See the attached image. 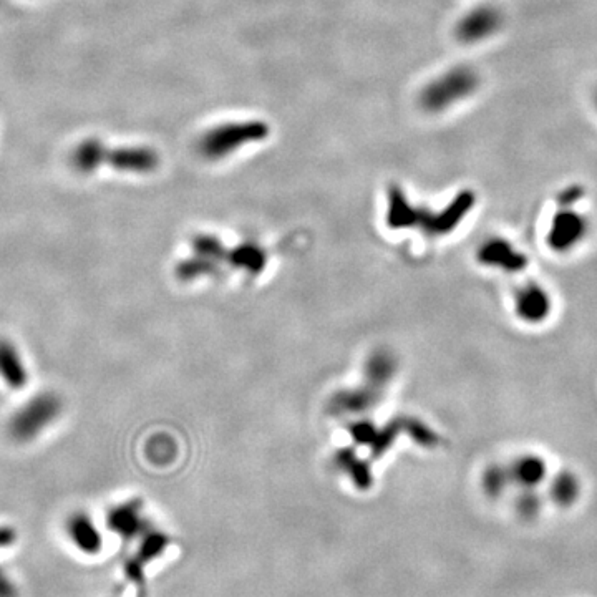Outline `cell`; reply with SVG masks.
Masks as SVG:
<instances>
[{"label": "cell", "mask_w": 597, "mask_h": 597, "mask_svg": "<svg viewBox=\"0 0 597 597\" xmlns=\"http://www.w3.org/2000/svg\"><path fill=\"white\" fill-rule=\"evenodd\" d=\"M62 400L59 395L44 392L35 395L29 403H25L14 417L10 418L9 435L15 442H30L39 433L44 432L50 423L55 422L62 413Z\"/></svg>", "instance_id": "obj_1"}, {"label": "cell", "mask_w": 597, "mask_h": 597, "mask_svg": "<svg viewBox=\"0 0 597 597\" xmlns=\"http://www.w3.org/2000/svg\"><path fill=\"white\" fill-rule=\"evenodd\" d=\"M478 85L480 80L475 70L453 68L425 88L422 93L423 108H427L428 112H443L463 98L470 97Z\"/></svg>", "instance_id": "obj_2"}, {"label": "cell", "mask_w": 597, "mask_h": 597, "mask_svg": "<svg viewBox=\"0 0 597 597\" xmlns=\"http://www.w3.org/2000/svg\"><path fill=\"white\" fill-rule=\"evenodd\" d=\"M267 136V127L263 122L228 123L214 128L201 140L204 156L219 160L251 141L263 140Z\"/></svg>", "instance_id": "obj_3"}, {"label": "cell", "mask_w": 597, "mask_h": 597, "mask_svg": "<svg viewBox=\"0 0 597 597\" xmlns=\"http://www.w3.org/2000/svg\"><path fill=\"white\" fill-rule=\"evenodd\" d=\"M588 219L573 206H559L548 231V246L556 253H568L583 243L588 234Z\"/></svg>", "instance_id": "obj_4"}, {"label": "cell", "mask_w": 597, "mask_h": 597, "mask_svg": "<svg viewBox=\"0 0 597 597\" xmlns=\"http://www.w3.org/2000/svg\"><path fill=\"white\" fill-rule=\"evenodd\" d=\"M475 204V196L470 191H463L462 195H458L445 211L440 214H430L425 211H417V209H410V218H408V226L412 224H422V228L430 234H445L452 231L463 218L466 213L473 208Z\"/></svg>", "instance_id": "obj_5"}, {"label": "cell", "mask_w": 597, "mask_h": 597, "mask_svg": "<svg viewBox=\"0 0 597 597\" xmlns=\"http://www.w3.org/2000/svg\"><path fill=\"white\" fill-rule=\"evenodd\" d=\"M501 24H503V15L500 10L490 5H483L471 10L460 20L457 37L463 44H476L495 35L501 29Z\"/></svg>", "instance_id": "obj_6"}, {"label": "cell", "mask_w": 597, "mask_h": 597, "mask_svg": "<svg viewBox=\"0 0 597 597\" xmlns=\"http://www.w3.org/2000/svg\"><path fill=\"white\" fill-rule=\"evenodd\" d=\"M515 309L521 321L534 326L548 319L553 302L543 287L530 282L516 291Z\"/></svg>", "instance_id": "obj_7"}, {"label": "cell", "mask_w": 597, "mask_h": 597, "mask_svg": "<svg viewBox=\"0 0 597 597\" xmlns=\"http://www.w3.org/2000/svg\"><path fill=\"white\" fill-rule=\"evenodd\" d=\"M141 510L143 505L140 500L125 501L122 505L113 506L112 510L108 511V528L125 541L138 538L148 530Z\"/></svg>", "instance_id": "obj_8"}, {"label": "cell", "mask_w": 597, "mask_h": 597, "mask_svg": "<svg viewBox=\"0 0 597 597\" xmlns=\"http://www.w3.org/2000/svg\"><path fill=\"white\" fill-rule=\"evenodd\" d=\"M67 533L80 553L95 556L102 551V533L98 531L97 525L87 513L83 511L73 513L67 521Z\"/></svg>", "instance_id": "obj_9"}, {"label": "cell", "mask_w": 597, "mask_h": 597, "mask_svg": "<svg viewBox=\"0 0 597 597\" xmlns=\"http://www.w3.org/2000/svg\"><path fill=\"white\" fill-rule=\"evenodd\" d=\"M480 263L491 267H501L505 271L518 272L526 267V256L516 251L505 239L495 238L486 241L478 253Z\"/></svg>", "instance_id": "obj_10"}, {"label": "cell", "mask_w": 597, "mask_h": 597, "mask_svg": "<svg viewBox=\"0 0 597 597\" xmlns=\"http://www.w3.org/2000/svg\"><path fill=\"white\" fill-rule=\"evenodd\" d=\"M0 379L12 390H22L29 384V370L17 347L7 339H0Z\"/></svg>", "instance_id": "obj_11"}, {"label": "cell", "mask_w": 597, "mask_h": 597, "mask_svg": "<svg viewBox=\"0 0 597 597\" xmlns=\"http://www.w3.org/2000/svg\"><path fill=\"white\" fill-rule=\"evenodd\" d=\"M511 485L516 483L523 490H536L546 480V462L538 455H523L508 466Z\"/></svg>", "instance_id": "obj_12"}, {"label": "cell", "mask_w": 597, "mask_h": 597, "mask_svg": "<svg viewBox=\"0 0 597 597\" xmlns=\"http://www.w3.org/2000/svg\"><path fill=\"white\" fill-rule=\"evenodd\" d=\"M579 496H581V483H579L578 476L569 471L559 473L549 483V498L556 506L569 508L579 500Z\"/></svg>", "instance_id": "obj_13"}, {"label": "cell", "mask_w": 597, "mask_h": 597, "mask_svg": "<svg viewBox=\"0 0 597 597\" xmlns=\"http://www.w3.org/2000/svg\"><path fill=\"white\" fill-rule=\"evenodd\" d=\"M168 544H170V539L165 533L146 530L145 533L141 534L140 548H138L135 558L145 566V564L155 561L156 558H160L161 554L165 553V549L168 548Z\"/></svg>", "instance_id": "obj_14"}, {"label": "cell", "mask_w": 597, "mask_h": 597, "mask_svg": "<svg viewBox=\"0 0 597 597\" xmlns=\"http://www.w3.org/2000/svg\"><path fill=\"white\" fill-rule=\"evenodd\" d=\"M510 485V471L506 466H491L483 476V488H485L486 495L491 498L503 495Z\"/></svg>", "instance_id": "obj_15"}, {"label": "cell", "mask_w": 597, "mask_h": 597, "mask_svg": "<svg viewBox=\"0 0 597 597\" xmlns=\"http://www.w3.org/2000/svg\"><path fill=\"white\" fill-rule=\"evenodd\" d=\"M234 264L251 272H259L266 264V256L256 246H244L233 253Z\"/></svg>", "instance_id": "obj_16"}, {"label": "cell", "mask_w": 597, "mask_h": 597, "mask_svg": "<svg viewBox=\"0 0 597 597\" xmlns=\"http://www.w3.org/2000/svg\"><path fill=\"white\" fill-rule=\"evenodd\" d=\"M516 510L521 518H526V520L536 518L541 511V498L538 493L534 490H523L520 498L516 500Z\"/></svg>", "instance_id": "obj_17"}, {"label": "cell", "mask_w": 597, "mask_h": 597, "mask_svg": "<svg viewBox=\"0 0 597 597\" xmlns=\"http://www.w3.org/2000/svg\"><path fill=\"white\" fill-rule=\"evenodd\" d=\"M584 190L581 186L574 185L569 186L566 190L561 191L558 195L559 206H574V204L578 203L579 199L583 198Z\"/></svg>", "instance_id": "obj_18"}, {"label": "cell", "mask_w": 597, "mask_h": 597, "mask_svg": "<svg viewBox=\"0 0 597 597\" xmlns=\"http://www.w3.org/2000/svg\"><path fill=\"white\" fill-rule=\"evenodd\" d=\"M0 597H19L17 584L2 568H0Z\"/></svg>", "instance_id": "obj_19"}, {"label": "cell", "mask_w": 597, "mask_h": 597, "mask_svg": "<svg viewBox=\"0 0 597 597\" xmlns=\"http://www.w3.org/2000/svg\"><path fill=\"white\" fill-rule=\"evenodd\" d=\"M17 541V533L10 526H0V549L10 548Z\"/></svg>", "instance_id": "obj_20"}, {"label": "cell", "mask_w": 597, "mask_h": 597, "mask_svg": "<svg viewBox=\"0 0 597 597\" xmlns=\"http://www.w3.org/2000/svg\"><path fill=\"white\" fill-rule=\"evenodd\" d=\"M594 102H596V107H597V92H596V95H594Z\"/></svg>", "instance_id": "obj_21"}]
</instances>
